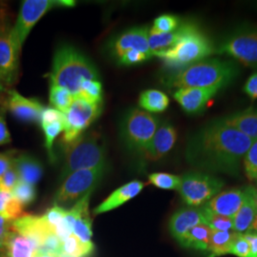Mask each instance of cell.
<instances>
[{
  "mask_svg": "<svg viewBox=\"0 0 257 257\" xmlns=\"http://www.w3.org/2000/svg\"><path fill=\"white\" fill-rule=\"evenodd\" d=\"M252 142L237 130L216 119L190 138L186 157L191 165L203 171L237 176Z\"/></svg>",
  "mask_w": 257,
  "mask_h": 257,
  "instance_id": "1",
  "label": "cell"
},
{
  "mask_svg": "<svg viewBox=\"0 0 257 257\" xmlns=\"http://www.w3.org/2000/svg\"><path fill=\"white\" fill-rule=\"evenodd\" d=\"M239 74L233 60L207 58L178 70L170 75L166 84L171 88H219L232 82Z\"/></svg>",
  "mask_w": 257,
  "mask_h": 257,
  "instance_id": "2",
  "label": "cell"
},
{
  "mask_svg": "<svg viewBox=\"0 0 257 257\" xmlns=\"http://www.w3.org/2000/svg\"><path fill=\"white\" fill-rule=\"evenodd\" d=\"M49 77L51 86L62 87L77 96L82 83L85 80H97L99 74L82 53L74 47L64 45L55 52Z\"/></svg>",
  "mask_w": 257,
  "mask_h": 257,
  "instance_id": "3",
  "label": "cell"
},
{
  "mask_svg": "<svg viewBox=\"0 0 257 257\" xmlns=\"http://www.w3.org/2000/svg\"><path fill=\"white\" fill-rule=\"evenodd\" d=\"M183 33L175 46L156 54L167 66L181 70L207 59L215 53L210 38L197 25L187 22L182 24Z\"/></svg>",
  "mask_w": 257,
  "mask_h": 257,
  "instance_id": "4",
  "label": "cell"
},
{
  "mask_svg": "<svg viewBox=\"0 0 257 257\" xmlns=\"http://www.w3.org/2000/svg\"><path fill=\"white\" fill-rule=\"evenodd\" d=\"M102 166H106V151L100 138L94 133L82 135L74 142L64 144L59 180L63 181L76 171Z\"/></svg>",
  "mask_w": 257,
  "mask_h": 257,
  "instance_id": "5",
  "label": "cell"
},
{
  "mask_svg": "<svg viewBox=\"0 0 257 257\" xmlns=\"http://www.w3.org/2000/svg\"><path fill=\"white\" fill-rule=\"evenodd\" d=\"M159 126V120L145 110L134 109L127 112L121 123V138L126 147L144 156Z\"/></svg>",
  "mask_w": 257,
  "mask_h": 257,
  "instance_id": "6",
  "label": "cell"
},
{
  "mask_svg": "<svg viewBox=\"0 0 257 257\" xmlns=\"http://www.w3.org/2000/svg\"><path fill=\"white\" fill-rule=\"evenodd\" d=\"M72 0H25L22 2L16 24L12 28V36L16 46L21 52L32 29L50 10L59 7H73Z\"/></svg>",
  "mask_w": 257,
  "mask_h": 257,
  "instance_id": "7",
  "label": "cell"
},
{
  "mask_svg": "<svg viewBox=\"0 0 257 257\" xmlns=\"http://www.w3.org/2000/svg\"><path fill=\"white\" fill-rule=\"evenodd\" d=\"M106 173V166L93 169L79 170L62 181L55 196V205L65 206L77 202L84 196L92 193L100 183Z\"/></svg>",
  "mask_w": 257,
  "mask_h": 257,
  "instance_id": "8",
  "label": "cell"
},
{
  "mask_svg": "<svg viewBox=\"0 0 257 257\" xmlns=\"http://www.w3.org/2000/svg\"><path fill=\"white\" fill-rule=\"evenodd\" d=\"M224 182L213 175L190 172L181 177V184L178 192L189 207L204 206L220 193Z\"/></svg>",
  "mask_w": 257,
  "mask_h": 257,
  "instance_id": "9",
  "label": "cell"
},
{
  "mask_svg": "<svg viewBox=\"0 0 257 257\" xmlns=\"http://www.w3.org/2000/svg\"><path fill=\"white\" fill-rule=\"evenodd\" d=\"M249 68H257V28L242 27L232 32L215 49Z\"/></svg>",
  "mask_w": 257,
  "mask_h": 257,
  "instance_id": "10",
  "label": "cell"
},
{
  "mask_svg": "<svg viewBox=\"0 0 257 257\" xmlns=\"http://www.w3.org/2000/svg\"><path fill=\"white\" fill-rule=\"evenodd\" d=\"M102 105L103 102L92 103L83 99L82 97L74 96L70 109L65 113L62 142L70 144L80 138L83 132L101 114Z\"/></svg>",
  "mask_w": 257,
  "mask_h": 257,
  "instance_id": "11",
  "label": "cell"
},
{
  "mask_svg": "<svg viewBox=\"0 0 257 257\" xmlns=\"http://www.w3.org/2000/svg\"><path fill=\"white\" fill-rule=\"evenodd\" d=\"M12 28L0 18V79L4 85L14 84L19 74L20 52L14 42Z\"/></svg>",
  "mask_w": 257,
  "mask_h": 257,
  "instance_id": "12",
  "label": "cell"
},
{
  "mask_svg": "<svg viewBox=\"0 0 257 257\" xmlns=\"http://www.w3.org/2000/svg\"><path fill=\"white\" fill-rule=\"evenodd\" d=\"M6 107L17 119L26 123H39L45 109L37 99L27 98L16 90L7 92Z\"/></svg>",
  "mask_w": 257,
  "mask_h": 257,
  "instance_id": "13",
  "label": "cell"
},
{
  "mask_svg": "<svg viewBox=\"0 0 257 257\" xmlns=\"http://www.w3.org/2000/svg\"><path fill=\"white\" fill-rule=\"evenodd\" d=\"M12 230L31 239L37 245V249L50 234L55 233L48 225L43 215L28 213H24L17 220L12 222Z\"/></svg>",
  "mask_w": 257,
  "mask_h": 257,
  "instance_id": "14",
  "label": "cell"
},
{
  "mask_svg": "<svg viewBox=\"0 0 257 257\" xmlns=\"http://www.w3.org/2000/svg\"><path fill=\"white\" fill-rule=\"evenodd\" d=\"M219 90V88H181L175 91L174 97L184 111L194 114L202 111Z\"/></svg>",
  "mask_w": 257,
  "mask_h": 257,
  "instance_id": "15",
  "label": "cell"
},
{
  "mask_svg": "<svg viewBox=\"0 0 257 257\" xmlns=\"http://www.w3.org/2000/svg\"><path fill=\"white\" fill-rule=\"evenodd\" d=\"M199 224H206L201 208L186 207L173 214L169 223V230L173 237L180 244L187 233Z\"/></svg>",
  "mask_w": 257,
  "mask_h": 257,
  "instance_id": "16",
  "label": "cell"
},
{
  "mask_svg": "<svg viewBox=\"0 0 257 257\" xmlns=\"http://www.w3.org/2000/svg\"><path fill=\"white\" fill-rule=\"evenodd\" d=\"M149 28L137 27L130 29L117 37L112 44L115 55L120 57L128 51L137 50L147 55H152L149 48Z\"/></svg>",
  "mask_w": 257,
  "mask_h": 257,
  "instance_id": "17",
  "label": "cell"
},
{
  "mask_svg": "<svg viewBox=\"0 0 257 257\" xmlns=\"http://www.w3.org/2000/svg\"><path fill=\"white\" fill-rule=\"evenodd\" d=\"M176 139L177 132L175 127L168 122L162 123L156 130L144 157L150 161L161 159L174 148Z\"/></svg>",
  "mask_w": 257,
  "mask_h": 257,
  "instance_id": "18",
  "label": "cell"
},
{
  "mask_svg": "<svg viewBox=\"0 0 257 257\" xmlns=\"http://www.w3.org/2000/svg\"><path fill=\"white\" fill-rule=\"evenodd\" d=\"M244 195V190L230 189L217 193L203 207L217 214L233 218L243 203Z\"/></svg>",
  "mask_w": 257,
  "mask_h": 257,
  "instance_id": "19",
  "label": "cell"
},
{
  "mask_svg": "<svg viewBox=\"0 0 257 257\" xmlns=\"http://www.w3.org/2000/svg\"><path fill=\"white\" fill-rule=\"evenodd\" d=\"M145 184L138 180L131 181L128 183L121 186L117 190H115L110 196L106 198L103 202L98 205L94 210L93 214H101L107 211H112L123 204L128 202V200L133 199L138 195L140 192L144 189Z\"/></svg>",
  "mask_w": 257,
  "mask_h": 257,
  "instance_id": "20",
  "label": "cell"
},
{
  "mask_svg": "<svg viewBox=\"0 0 257 257\" xmlns=\"http://www.w3.org/2000/svg\"><path fill=\"white\" fill-rule=\"evenodd\" d=\"M92 193L87 194L71 209L75 215L73 234L84 243L92 242V218L89 213V202Z\"/></svg>",
  "mask_w": 257,
  "mask_h": 257,
  "instance_id": "21",
  "label": "cell"
},
{
  "mask_svg": "<svg viewBox=\"0 0 257 257\" xmlns=\"http://www.w3.org/2000/svg\"><path fill=\"white\" fill-rule=\"evenodd\" d=\"M219 119L226 125L237 130L252 141L257 140V109L248 108Z\"/></svg>",
  "mask_w": 257,
  "mask_h": 257,
  "instance_id": "22",
  "label": "cell"
},
{
  "mask_svg": "<svg viewBox=\"0 0 257 257\" xmlns=\"http://www.w3.org/2000/svg\"><path fill=\"white\" fill-rule=\"evenodd\" d=\"M253 188L254 187L248 186L246 189H244V200L241 207L239 208L238 211L232 218L233 230L241 234L250 231L252 223L256 216V209L252 197Z\"/></svg>",
  "mask_w": 257,
  "mask_h": 257,
  "instance_id": "23",
  "label": "cell"
},
{
  "mask_svg": "<svg viewBox=\"0 0 257 257\" xmlns=\"http://www.w3.org/2000/svg\"><path fill=\"white\" fill-rule=\"evenodd\" d=\"M14 166L18 172L19 180L36 186L43 175V167L36 157L20 155L14 159Z\"/></svg>",
  "mask_w": 257,
  "mask_h": 257,
  "instance_id": "24",
  "label": "cell"
},
{
  "mask_svg": "<svg viewBox=\"0 0 257 257\" xmlns=\"http://www.w3.org/2000/svg\"><path fill=\"white\" fill-rule=\"evenodd\" d=\"M3 250L6 257H33L37 246L26 236L15 230H11L6 238Z\"/></svg>",
  "mask_w": 257,
  "mask_h": 257,
  "instance_id": "25",
  "label": "cell"
},
{
  "mask_svg": "<svg viewBox=\"0 0 257 257\" xmlns=\"http://www.w3.org/2000/svg\"><path fill=\"white\" fill-rule=\"evenodd\" d=\"M213 230L207 224H199L190 230L180 245L184 248L208 251Z\"/></svg>",
  "mask_w": 257,
  "mask_h": 257,
  "instance_id": "26",
  "label": "cell"
},
{
  "mask_svg": "<svg viewBox=\"0 0 257 257\" xmlns=\"http://www.w3.org/2000/svg\"><path fill=\"white\" fill-rule=\"evenodd\" d=\"M182 25L172 33H158L151 29L149 32V48L153 56L175 46L182 36Z\"/></svg>",
  "mask_w": 257,
  "mask_h": 257,
  "instance_id": "27",
  "label": "cell"
},
{
  "mask_svg": "<svg viewBox=\"0 0 257 257\" xmlns=\"http://www.w3.org/2000/svg\"><path fill=\"white\" fill-rule=\"evenodd\" d=\"M235 230H213L209 246V257H219L230 254L234 240L238 236Z\"/></svg>",
  "mask_w": 257,
  "mask_h": 257,
  "instance_id": "28",
  "label": "cell"
},
{
  "mask_svg": "<svg viewBox=\"0 0 257 257\" xmlns=\"http://www.w3.org/2000/svg\"><path fill=\"white\" fill-rule=\"evenodd\" d=\"M139 107L147 112H163L170 105L168 95L159 90H146L140 93Z\"/></svg>",
  "mask_w": 257,
  "mask_h": 257,
  "instance_id": "29",
  "label": "cell"
},
{
  "mask_svg": "<svg viewBox=\"0 0 257 257\" xmlns=\"http://www.w3.org/2000/svg\"><path fill=\"white\" fill-rule=\"evenodd\" d=\"M23 206L15 198L12 192L0 189V215L7 220H17L24 214Z\"/></svg>",
  "mask_w": 257,
  "mask_h": 257,
  "instance_id": "30",
  "label": "cell"
},
{
  "mask_svg": "<svg viewBox=\"0 0 257 257\" xmlns=\"http://www.w3.org/2000/svg\"><path fill=\"white\" fill-rule=\"evenodd\" d=\"M94 251L92 242L84 243L74 234H71L62 243L61 257H90Z\"/></svg>",
  "mask_w": 257,
  "mask_h": 257,
  "instance_id": "31",
  "label": "cell"
},
{
  "mask_svg": "<svg viewBox=\"0 0 257 257\" xmlns=\"http://www.w3.org/2000/svg\"><path fill=\"white\" fill-rule=\"evenodd\" d=\"M74 99V94L67 89L58 86H51L50 102L56 110L66 113L70 109Z\"/></svg>",
  "mask_w": 257,
  "mask_h": 257,
  "instance_id": "32",
  "label": "cell"
},
{
  "mask_svg": "<svg viewBox=\"0 0 257 257\" xmlns=\"http://www.w3.org/2000/svg\"><path fill=\"white\" fill-rule=\"evenodd\" d=\"M201 210L206 224L210 226L212 230L219 231L233 230V219L231 217L217 214L206 209L205 207H201Z\"/></svg>",
  "mask_w": 257,
  "mask_h": 257,
  "instance_id": "33",
  "label": "cell"
},
{
  "mask_svg": "<svg viewBox=\"0 0 257 257\" xmlns=\"http://www.w3.org/2000/svg\"><path fill=\"white\" fill-rule=\"evenodd\" d=\"M149 182L162 190H177L181 184V177L167 173H155L149 175Z\"/></svg>",
  "mask_w": 257,
  "mask_h": 257,
  "instance_id": "34",
  "label": "cell"
},
{
  "mask_svg": "<svg viewBox=\"0 0 257 257\" xmlns=\"http://www.w3.org/2000/svg\"><path fill=\"white\" fill-rule=\"evenodd\" d=\"M45 134V147H46L49 158L54 163L56 159L54 154V142L62 132H64L65 121H58L49 125L41 126Z\"/></svg>",
  "mask_w": 257,
  "mask_h": 257,
  "instance_id": "35",
  "label": "cell"
},
{
  "mask_svg": "<svg viewBox=\"0 0 257 257\" xmlns=\"http://www.w3.org/2000/svg\"><path fill=\"white\" fill-rule=\"evenodd\" d=\"M15 198L19 201L23 207L28 206L34 202L37 198V190L36 186L25 183L19 180V183L12 191Z\"/></svg>",
  "mask_w": 257,
  "mask_h": 257,
  "instance_id": "36",
  "label": "cell"
},
{
  "mask_svg": "<svg viewBox=\"0 0 257 257\" xmlns=\"http://www.w3.org/2000/svg\"><path fill=\"white\" fill-rule=\"evenodd\" d=\"M92 103H100L102 100V84L99 80H85L77 95Z\"/></svg>",
  "mask_w": 257,
  "mask_h": 257,
  "instance_id": "37",
  "label": "cell"
},
{
  "mask_svg": "<svg viewBox=\"0 0 257 257\" xmlns=\"http://www.w3.org/2000/svg\"><path fill=\"white\" fill-rule=\"evenodd\" d=\"M243 163L248 179L257 181V140L252 142L251 146L246 153Z\"/></svg>",
  "mask_w": 257,
  "mask_h": 257,
  "instance_id": "38",
  "label": "cell"
},
{
  "mask_svg": "<svg viewBox=\"0 0 257 257\" xmlns=\"http://www.w3.org/2000/svg\"><path fill=\"white\" fill-rule=\"evenodd\" d=\"M180 26V20L173 15H162L154 21L153 31L158 33H172Z\"/></svg>",
  "mask_w": 257,
  "mask_h": 257,
  "instance_id": "39",
  "label": "cell"
},
{
  "mask_svg": "<svg viewBox=\"0 0 257 257\" xmlns=\"http://www.w3.org/2000/svg\"><path fill=\"white\" fill-rule=\"evenodd\" d=\"M66 212L67 211L63 207L55 205L53 208L49 209L43 214V217L46 220L48 225L51 227V229L55 231V229L61 224V222L64 219Z\"/></svg>",
  "mask_w": 257,
  "mask_h": 257,
  "instance_id": "40",
  "label": "cell"
},
{
  "mask_svg": "<svg viewBox=\"0 0 257 257\" xmlns=\"http://www.w3.org/2000/svg\"><path fill=\"white\" fill-rule=\"evenodd\" d=\"M152 57H153L152 55H147L140 51L132 50V51L126 52L125 54H123L120 57H118V60L121 65L132 66V65L141 64Z\"/></svg>",
  "mask_w": 257,
  "mask_h": 257,
  "instance_id": "41",
  "label": "cell"
},
{
  "mask_svg": "<svg viewBox=\"0 0 257 257\" xmlns=\"http://www.w3.org/2000/svg\"><path fill=\"white\" fill-rule=\"evenodd\" d=\"M19 174H18L15 166L13 164L9 170L5 173V175L1 177V179H0V189L12 192L13 189L16 187V185L19 183Z\"/></svg>",
  "mask_w": 257,
  "mask_h": 257,
  "instance_id": "42",
  "label": "cell"
},
{
  "mask_svg": "<svg viewBox=\"0 0 257 257\" xmlns=\"http://www.w3.org/2000/svg\"><path fill=\"white\" fill-rule=\"evenodd\" d=\"M58 121H65V113L55 108H45L42 111L39 124L45 126Z\"/></svg>",
  "mask_w": 257,
  "mask_h": 257,
  "instance_id": "43",
  "label": "cell"
},
{
  "mask_svg": "<svg viewBox=\"0 0 257 257\" xmlns=\"http://www.w3.org/2000/svg\"><path fill=\"white\" fill-rule=\"evenodd\" d=\"M230 254H234L238 257H248L249 248L248 242L244 238L243 234L239 233L238 236L234 240Z\"/></svg>",
  "mask_w": 257,
  "mask_h": 257,
  "instance_id": "44",
  "label": "cell"
},
{
  "mask_svg": "<svg viewBox=\"0 0 257 257\" xmlns=\"http://www.w3.org/2000/svg\"><path fill=\"white\" fill-rule=\"evenodd\" d=\"M12 141L9 130L7 127V122L5 118L4 110L0 108V146L9 144Z\"/></svg>",
  "mask_w": 257,
  "mask_h": 257,
  "instance_id": "45",
  "label": "cell"
},
{
  "mask_svg": "<svg viewBox=\"0 0 257 257\" xmlns=\"http://www.w3.org/2000/svg\"><path fill=\"white\" fill-rule=\"evenodd\" d=\"M243 90L251 100L257 99V72L248 77Z\"/></svg>",
  "mask_w": 257,
  "mask_h": 257,
  "instance_id": "46",
  "label": "cell"
},
{
  "mask_svg": "<svg viewBox=\"0 0 257 257\" xmlns=\"http://www.w3.org/2000/svg\"><path fill=\"white\" fill-rule=\"evenodd\" d=\"M15 152L0 153V179L14 164Z\"/></svg>",
  "mask_w": 257,
  "mask_h": 257,
  "instance_id": "47",
  "label": "cell"
},
{
  "mask_svg": "<svg viewBox=\"0 0 257 257\" xmlns=\"http://www.w3.org/2000/svg\"><path fill=\"white\" fill-rule=\"evenodd\" d=\"M12 230V222L0 215V248L3 249L6 238Z\"/></svg>",
  "mask_w": 257,
  "mask_h": 257,
  "instance_id": "48",
  "label": "cell"
},
{
  "mask_svg": "<svg viewBox=\"0 0 257 257\" xmlns=\"http://www.w3.org/2000/svg\"><path fill=\"white\" fill-rule=\"evenodd\" d=\"M244 238L248 242L249 248L248 257H257V232L256 231H248L243 234Z\"/></svg>",
  "mask_w": 257,
  "mask_h": 257,
  "instance_id": "49",
  "label": "cell"
},
{
  "mask_svg": "<svg viewBox=\"0 0 257 257\" xmlns=\"http://www.w3.org/2000/svg\"><path fill=\"white\" fill-rule=\"evenodd\" d=\"M252 197H253V202H254V206L257 211V189L253 188V192H252Z\"/></svg>",
  "mask_w": 257,
  "mask_h": 257,
  "instance_id": "50",
  "label": "cell"
},
{
  "mask_svg": "<svg viewBox=\"0 0 257 257\" xmlns=\"http://www.w3.org/2000/svg\"><path fill=\"white\" fill-rule=\"evenodd\" d=\"M252 231H256L257 232V214L256 216H255V218H254V220H253V223H252V226H251V230Z\"/></svg>",
  "mask_w": 257,
  "mask_h": 257,
  "instance_id": "51",
  "label": "cell"
},
{
  "mask_svg": "<svg viewBox=\"0 0 257 257\" xmlns=\"http://www.w3.org/2000/svg\"><path fill=\"white\" fill-rule=\"evenodd\" d=\"M4 92H5V85L3 84V82L0 79V96L4 93Z\"/></svg>",
  "mask_w": 257,
  "mask_h": 257,
  "instance_id": "52",
  "label": "cell"
},
{
  "mask_svg": "<svg viewBox=\"0 0 257 257\" xmlns=\"http://www.w3.org/2000/svg\"><path fill=\"white\" fill-rule=\"evenodd\" d=\"M33 257H61L57 256V255H45V254H39V253H36Z\"/></svg>",
  "mask_w": 257,
  "mask_h": 257,
  "instance_id": "53",
  "label": "cell"
},
{
  "mask_svg": "<svg viewBox=\"0 0 257 257\" xmlns=\"http://www.w3.org/2000/svg\"><path fill=\"white\" fill-rule=\"evenodd\" d=\"M0 257H6L5 256V253H4V250L0 248Z\"/></svg>",
  "mask_w": 257,
  "mask_h": 257,
  "instance_id": "54",
  "label": "cell"
},
{
  "mask_svg": "<svg viewBox=\"0 0 257 257\" xmlns=\"http://www.w3.org/2000/svg\"><path fill=\"white\" fill-rule=\"evenodd\" d=\"M255 6H256V7H257V3H256V4H255Z\"/></svg>",
  "mask_w": 257,
  "mask_h": 257,
  "instance_id": "55",
  "label": "cell"
}]
</instances>
